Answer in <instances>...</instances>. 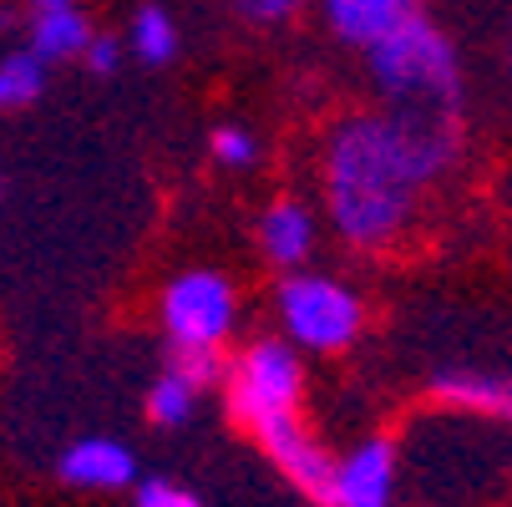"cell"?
Instances as JSON below:
<instances>
[{"label":"cell","instance_id":"8992f818","mask_svg":"<svg viewBox=\"0 0 512 507\" xmlns=\"http://www.w3.org/2000/svg\"><path fill=\"white\" fill-rule=\"evenodd\" d=\"M259 431V442H264V452L274 457V467L295 482L305 497H315L320 507H335V467L340 462H330L325 457V447L310 437V431L300 426V416L295 411H284V416H269L264 426H254Z\"/></svg>","mask_w":512,"mask_h":507},{"label":"cell","instance_id":"e0dca14e","mask_svg":"<svg viewBox=\"0 0 512 507\" xmlns=\"http://www.w3.org/2000/svg\"><path fill=\"white\" fill-rule=\"evenodd\" d=\"M173 371H183L198 391H208L218 376H224V355H218V350H178V366Z\"/></svg>","mask_w":512,"mask_h":507},{"label":"cell","instance_id":"5b68a950","mask_svg":"<svg viewBox=\"0 0 512 507\" xmlns=\"http://www.w3.org/2000/svg\"><path fill=\"white\" fill-rule=\"evenodd\" d=\"M163 330L173 350H218L234 330V284L213 269L173 279L163 295Z\"/></svg>","mask_w":512,"mask_h":507},{"label":"cell","instance_id":"5bb4252c","mask_svg":"<svg viewBox=\"0 0 512 507\" xmlns=\"http://www.w3.org/2000/svg\"><path fill=\"white\" fill-rule=\"evenodd\" d=\"M132 51L142 61H168L178 51V31H173V16L158 11V6H142L132 16Z\"/></svg>","mask_w":512,"mask_h":507},{"label":"cell","instance_id":"277c9868","mask_svg":"<svg viewBox=\"0 0 512 507\" xmlns=\"http://www.w3.org/2000/svg\"><path fill=\"white\" fill-rule=\"evenodd\" d=\"M300 360L284 340H254L229 376V406L244 426H264L269 416L295 411L300 401Z\"/></svg>","mask_w":512,"mask_h":507},{"label":"cell","instance_id":"7a4b0ae2","mask_svg":"<svg viewBox=\"0 0 512 507\" xmlns=\"http://www.w3.org/2000/svg\"><path fill=\"white\" fill-rule=\"evenodd\" d=\"M371 51V82L396 112H436L457 117L462 112V61L457 46L436 31L426 16L396 26Z\"/></svg>","mask_w":512,"mask_h":507},{"label":"cell","instance_id":"d6986e66","mask_svg":"<svg viewBox=\"0 0 512 507\" xmlns=\"http://www.w3.org/2000/svg\"><path fill=\"white\" fill-rule=\"evenodd\" d=\"M239 6V16H249V21H264V26H274V21H289L305 0H234Z\"/></svg>","mask_w":512,"mask_h":507},{"label":"cell","instance_id":"3957f363","mask_svg":"<svg viewBox=\"0 0 512 507\" xmlns=\"http://www.w3.org/2000/svg\"><path fill=\"white\" fill-rule=\"evenodd\" d=\"M279 320L310 350H345L360 335V300L355 289L330 274H289L279 284Z\"/></svg>","mask_w":512,"mask_h":507},{"label":"cell","instance_id":"30bf717a","mask_svg":"<svg viewBox=\"0 0 512 507\" xmlns=\"http://www.w3.org/2000/svg\"><path fill=\"white\" fill-rule=\"evenodd\" d=\"M259 239H264V254L284 269H295L310 244H315V219H310V208L295 203V198H279L269 213H264V224H259Z\"/></svg>","mask_w":512,"mask_h":507},{"label":"cell","instance_id":"2e32d148","mask_svg":"<svg viewBox=\"0 0 512 507\" xmlns=\"http://www.w3.org/2000/svg\"><path fill=\"white\" fill-rule=\"evenodd\" d=\"M213 158L229 163V168H249L259 158V142L244 132V127H218L213 132Z\"/></svg>","mask_w":512,"mask_h":507},{"label":"cell","instance_id":"8fae6325","mask_svg":"<svg viewBox=\"0 0 512 507\" xmlns=\"http://www.w3.org/2000/svg\"><path fill=\"white\" fill-rule=\"evenodd\" d=\"M436 396L462 406V411H487V416H512V376H482V371H442Z\"/></svg>","mask_w":512,"mask_h":507},{"label":"cell","instance_id":"4fadbf2b","mask_svg":"<svg viewBox=\"0 0 512 507\" xmlns=\"http://www.w3.org/2000/svg\"><path fill=\"white\" fill-rule=\"evenodd\" d=\"M46 87V56L41 51H11L0 61V107L16 112V107H31Z\"/></svg>","mask_w":512,"mask_h":507},{"label":"cell","instance_id":"44dd1931","mask_svg":"<svg viewBox=\"0 0 512 507\" xmlns=\"http://www.w3.org/2000/svg\"><path fill=\"white\" fill-rule=\"evenodd\" d=\"M36 11H61V6H71V0H31Z\"/></svg>","mask_w":512,"mask_h":507},{"label":"cell","instance_id":"ba28073f","mask_svg":"<svg viewBox=\"0 0 512 507\" xmlns=\"http://www.w3.org/2000/svg\"><path fill=\"white\" fill-rule=\"evenodd\" d=\"M325 26L350 46H376L396 26L421 16V0H320Z\"/></svg>","mask_w":512,"mask_h":507},{"label":"cell","instance_id":"52a82bcc","mask_svg":"<svg viewBox=\"0 0 512 507\" xmlns=\"http://www.w3.org/2000/svg\"><path fill=\"white\" fill-rule=\"evenodd\" d=\"M396 492V447L391 442H360L335 467V507H391Z\"/></svg>","mask_w":512,"mask_h":507},{"label":"cell","instance_id":"9c48e42d","mask_svg":"<svg viewBox=\"0 0 512 507\" xmlns=\"http://www.w3.org/2000/svg\"><path fill=\"white\" fill-rule=\"evenodd\" d=\"M61 477L71 487H97V492L127 487L132 482V452L117 447V442H102V437L97 442H77L61 457Z\"/></svg>","mask_w":512,"mask_h":507},{"label":"cell","instance_id":"ffe728a7","mask_svg":"<svg viewBox=\"0 0 512 507\" xmlns=\"http://www.w3.org/2000/svg\"><path fill=\"white\" fill-rule=\"evenodd\" d=\"M117 61H122V46H117L112 36H97V41L87 46V66L97 71V77H112V71H117Z\"/></svg>","mask_w":512,"mask_h":507},{"label":"cell","instance_id":"7c38bea8","mask_svg":"<svg viewBox=\"0 0 512 507\" xmlns=\"http://www.w3.org/2000/svg\"><path fill=\"white\" fill-rule=\"evenodd\" d=\"M92 26L77 6H61V11H36L31 21V51H41L46 61H66V56H87L92 46Z\"/></svg>","mask_w":512,"mask_h":507},{"label":"cell","instance_id":"6da1fadb","mask_svg":"<svg viewBox=\"0 0 512 507\" xmlns=\"http://www.w3.org/2000/svg\"><path fill=\"white\" fill-rule=\"evenodd\" d=\"M462 122L436 112H355L330 132L325 193L335 229L360 249H386L416 198L457 163Z\"/></svg>","mask_w":512,"mask_h":507},{"label":"cell","instance_id":"9a60e30c","mask_svg":"<svg viewBox=\"0 0 512 507\" xmlns=\"http://www.w3.org/2000/svg\"><path fill=\"white\" fill-rule=\"evenodd\" d=\"M193 401H198V386L183 376V371H168L153 391H148V416L158 426H183L193 416Z\"/></svg>","mask_w":512,"mask_h":507},{"label":"cell","instance_id":"ac0fdd59","mask_svg":"<svg viewBox=\"0 0 512 507\" xmlns=\"http://www.w3.org/2000/svg\"><path fill=\"white\" fill-rule=\"evenodd\" d=\"M137 507H198V497L158 477V482H148V487H137Z\"/></svg>","mask_w":512,"mask_h":507}]
</instances>
